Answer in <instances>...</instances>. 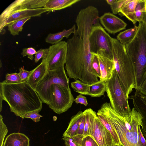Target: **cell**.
I'll list each match as a JSON object with an SVG mask.
<instances>
[{
  "label": "cell",
  "instance_id": "6da1fadb",
  "mask_svg": "<svg viewBox=\"0 0 146 146\" xmlns=\"http://www.w3.org/2000/svg\"><path fill=\"white\" fill-rule=\"evenodd\" d=\"M99 13L95 7L89 5L81 9L77 16V28L68 39L65 68L69 78L92 85L99 80L91 67L92 54L89 36L94 25H100Z\"/></svg>",
  "mask_w": 146,
  "mask_h": 146
},
{
  "label": "cell",
  "instance_id": "7a4b0ae2",
  "mask_svg": "<svg viewBox=\"0 0 146 146\" xmlns=\"http://www.w3.org/2000/svg\"><path fill=\"white\" fill-rule=\"evenodd\" d=\"M0 98L7 103L11 112L23 119L26 113L42 108V101L27 81L11 84L1 82Z\"/></svg>",
  "mask_w": 146,
  "mask_h": 146
},
{
  "label": "cell",
  "instance_id": "3957f363",
  "mask_svg": "<svg viewBox=\"0 0 146 146\" xmlns=\"http://www.w3.org/2000/svg\"><path fill=\"white\" fill-rule=\"evenodd\" d=\"M101 106L110 118L121 145L146 146V140L140 127L142 117L133 107L129 114L123 116L112 108L110 103H105Z\"/></svg>",
  "mask_w": 146,
  "mask_h": 146
},
{
  "label": "cell",
  "instance_id": "277c9868",
  "mask_svg": "<svg viewBox=\"0 0 146 146\" xmlns=\"http://www.w3.org/2000/svg\"><path fill=\"white\" fill-rule=\"evenodd\" d=\"M115 70L122 89L128 99L133 89H136L135 72L125 45L117 39L111 38Z\"/></svg>",
  "mask_w": 146,
  "mask_h": 146
},
{
  "label": "cell",
  "instance_id": "5b68a950",
  "mask_svg": "<svg viewBox=\"0 0 146 146\" xmlns=\"http://www.w3.org/2000/svg\"><path fill=\"white\" fill-rule=\"evenodd\" d=\"M125 45L135 71V90H139L146 75V26L143 22L139 23L135 36Z\"/></svg>",
  "mask_w": 146,
  "mask_h": 146
},
{
  "label": "cell",
  "instance_id": "8992f818",
  "mask_svg": "<svg viewBox=\"0 0 146 146\" xmlns=\"http://www.w3.org/2000/svg\"><path fill=\"white\" fill-rule=\"evenodd\" d=\"M106 82V92L112 108L121 116L129 114L131 110L128 99L122 88L115 70L111 77Z\"/></svg>",
  "mask_w": 146,
  "mask_h": 146
},
{
  "label": "cell",
  "instance_id": "52a82bcc",
  "mask_svg": "<svg viewBox=\"0 0 146 146\" xmlns=\"http://www.w3.org/2000/svg\"><path fill=\"white\" fill-rule=\"evenodd\" d=\"M74 99L70 87L54 84L50 86L48 90L46 104L54 112L60 114L72 106Z\"/></svg>",
  "mask_w": 146,
  "mask_h": 146
},
{
  "label": "cell",
  "instance_id": "ba28073f",
  "mask_svg": "<svg viewBox=\"0 0 146 146\" xmlns=\"http://www.w3.org/2000/svg\"><path fill=\"white\" fill-rule=\"evenodd\" d=\"M69 83L64 66L55 70H48L38 83L35 90L42 102L46 104L47 93L51 85L58 84L69 87Z\"/></svg>",
  "mask_w": 146,
  "mask_h": 146
},
{
  "label": "cell",
  "instance_id": "9c48e42d",
  "mask_svg": "<svg viewBox=\"0 0 146 146\" xmlns=\"http://www.w3.org/2000/svg\"><path fill=\"white\" fill-rule=\"evenodd\" d=\"M111 37L101 25H94L91 29L89 36L92 54H96L101 50L113 58Z\"/></svg>",
  "mask_w": 146,
  "mask_h": 146
},
{
  "label": "cell",
  "instance_id": "30bf717a",
  "mask_svg": "<svg viewBox=\"0 0 146 146\" xmlns=\"http://www.w3.org/2000/svg\"><path fill=\"white\" fill-rule=\"evenodd\" d=\"M47 55L44 60L48 70H54L64 66L66 62L67 43L61 42L49 46Z\"/></svg>",
  "mask_w": 146,
  "mask_h": 146
},
{
  "label": "cell",
  "instance_id": "8fae6325",
  "mask_svg": "<svg viewBox=\"0 0 146 146\" xmlns=\"http://www.w3.org/2000/svg\"><path fill=\"white\" fill-rule=\"evenodd\" d=\"M48 0H17L10 4L0 15V24L13 13L24 10L44 7Z\"/></svg>",
  "mask_w": 146,
  "mask_h": 146
},
{
  "label": "cell",
  "instance_id": "7c38bea8",
  "mask_svg": "<svg viewBox=\"0 0 146 146\" xmlns=\"http://www.w3.org/2000/svg\"><path fill=\"white\" fill-rule=\"evenodd\" d=\"M100 22L109 33L115 34L125 29L127 24L110 12L105 13L100 17Z\"/></svg>",
  "mask_w": 146,
  "mask_h": 146
},
{
  "label": "cell",
  "instance_id": "4fadbf2b",
  "mask_svg": "<svg viewBox=\"0 0 146 146\" xmlns=\"http://www.w3.org/2000/svg\"><path fill=\"white\" fill-rule=\"evenodd\" d=\"M99 146H112L115 144L110 133L98 119L97 116L95 119V124L91 135Z\"/></svg>",
  "mask_w": 146,
  "mask_h": 146
},
{
  "label": "cell",
  "instance_id": "5bb4252c",
  "mask_svg": "<svg viewBox=\"0 0 146 146\" xmlns=\"http://www.w3.org/2000/svg\"><path fill=\"white\" fill-rule=\"evenodd\" d=\"M50 11L44 7H41L23 10L15 12L7 17L0 24V32L3 31L4 27L15 21L27 17H39L42 13Z\"/></svg>",
  "mask_w": 146,
  "mask_h": 146
},
{
  "label": "cell",
  "instance_id": "9a60e30c",
  "mask_svg": "<svg viewBox=\"0 0 146 146\" xmlns=\"http://www.w3.org/2000/svg\"><path fill=\"white\" fill-rule=\"evenodd\" d=\"M96 54L100 64L101 73L100 80L106 81L111 77L115 69L113 58L101 50Z\"/></svg>",
  "mask_w": 146,
  "mask_h": 146
},
{
  "label": "cell",
  "instance_id": "2e32d148",
  "mask_svg": "<svg viewBox=\"0 0 146 146\" xmlns=\"http://www.w3.org/2000/svg\"><path fill=\"white\" fill-rule=\"evenodd\" d=\"M132 100L133 108L141 115L142 125L141 129L144 137L146 138V95L139 90H136L128 99Z\"/></svg>",
  "mask_w": 146,
  "mask_h": 146
},
{
  "label": "cell",
  "instance_id": "e0dca14e",
  "mask_svg": "<svg viewBox=\"0 0 146 146\" xmlns=\"http://www.w3.org/2000/svg\"><path fill=\"white\" fill-rule=\"evenodd\" d=\"M96 113L100 121L111 134L115 143L119 145H121L110 118L102 106Z\"/></svg>",
  "mask_w": 146,
  "mask_h": 146
},
{
  "label": "cell",
  "instance_id": "ac0fdd59",
  "mask_svg": "<svg viewBox=\"0 0 146 146\" xmlns=\"http://www.w3.org/2000/svg\"><path fill=\"white\" fill-rule=\"evenodd\" d=\"M48 71L46 63L42 59L41 63L33 69L27 81V82L35 90L38 83L42 79Z\"/></svg>",
  "mask_w": 146,
  "mask_h": 146
},
{
  "label": "cell",
  "instance_id": "d6986e66",
  "mask_svg": "<svg viewBox=\"0 0 146 146\" xmlns=\"http://www.w3.org/2000/svg\"><path fill=\"white\" fill-rule=\"evenodd\" d=\"M30 139L25 134L19 132L10 134L6 137L3 146H29Z\"/></svg>",
  "mask_w": 146,
  "mask_h": 146
},
{
  "label": "cell",
  "instance_id": "ffe728a7",
  "mask_svg": "<svg viewBox=\"0 0 146 146\" xmlns=\"http://www.w3.org/2000/svg\"><path fill=\"white\" fill-rule=\"evenodd\" d=\"M138 0H125L120 11L121 15L126 17L133 24L137 22L135 18V10Z\"/></svg>",
  "mask_w": 146,
  "mask_h": 146
},
{
  "label": "cell",
  "instance_id": "44dd1931",
  "mask_svg": "<svg viewBox=\"0 0 146 146\" xmlns=\"http://www.w3.org/2000/svg\"><path fill=\"white\" fill-rule=\"evenodd\" d=\"M83 112L85 115V120L83 136L85 137L92 135L97 115L96 113L90 108L85 110Z\"/></svg>",
  "mask_w": 146,
  "mask_h": 146
},
{
  "label": "cell",
  "instance_id": "7402d4cb",
  "mask_svg": "<svg viewBox=\"0 0 146 146\" xmlns=\"http://www.w3.org/2000/svg\"><path fill=\"white\" fill-rule=\"evenodd\" d=\"M76 29L75 25L68 30L65 29L60 32L55 33H50L45 39V42L52 45L56 44L61 41L64 37L68 38L72 33H74Z\"/></svg>",
  "mask_w": 146,
  "mask_h": 146
},
{
  "label": "cell",
  "instance_id": "603a6c76",
  "mask_svg": "<svg viewBox=\"0 0 146 146\" xmlns=\"http://www.w3.org/2000/svg\"><path fill=\"white\" fill-rule=\"evenodd\" d=\"M80 1V0H48L44 7L50 11H53L70 7Z\"/></svg>",
  "mask_w": 146,
  "mask_h": 146
},
{
  "label": "cell",
  "instance_id": "cb8c5ba5",
  "mask_svg": "<svg viewBox=\"0 0 146 146\" xmlns=\"http://www.w3.org/2000/svg\"><path fill=\"white\" fill-rule=\"evenodd\" d=\"M84 115L83 112L79 111L72 117L67 129L63 134V137L65 136L72 137L75 135Z\"/></svg>",
  "mask_w": 146,
  "mask_h": 146
},
{
  "label": "cell",
  "instance_id": "d4e9b609",
  "mask_svg": "<svg viewBox=\"0 0 146 146\" xmlns=\"http://www.w3.org/2000/svg\"><path fill=\"white\" fill-rule=\"evenodd\" d=\"M138 26L134 25L132 28L120 32L117 36V39L122 44L125 45L133 39L137 33Z\"/></svg>",
  "mask_w": 146,
  "mask_h": 146
},
{
  "label": "cell",
  "instance_id": "484cf974",
  "mask_svg": "<svg viewBox=\"0 0 146 146\" xmlns=\"http://www.w3.org/2000/svg\"><path fill=\"white\" fill-rule=\"evenodd\" d=\"M106 91V81L100 80L97 82L91 85L88 95L92 97H100L104 95Z\"/></svg>",
  "mask_w": 146,
  "mask_h": 146
},
{
  "label": "cell",
  "instance_id": "4316f807",
  "mask_svg": "<svg viewBox=\"0 0 146 146\" xmlns=\"http://www.w3.org/2000/svg\"><path fill=\"white\" fill-rule=\"evenodd\" d=\"M72 137L78 146H99L92 136L74 135Z\"/></svg>",
  "mask_w": 146,
  "mask_h": 146
},
{
  "label": "cell",
  "instance_id": "83f0119b",
  "mask_svg": "<svg viewBox=\"0 0 146 146\" xmlns=\"http://www.w3.org/2000/svg\"><path fill=\"white\" fill-rule=\"evenodd\" d=\"M31 17H27L15 21L8 25V30L13 36L19 35L23 29V26L26 21Z\"/></svg>",
  "mask_w": 146,
  "mask_h": 146
},
{
  "label": "cell",
  "instance_id": "f1b7e54d",
  "mask_svg": "<svg viewBox=\"0 0 146 146\" xmlns=\"http://www.w3.org/2000/svg\"><path fill=\"white\" fill-rule=\"evenodd\" d=\"M71 85L74 91L80 94L86 95H88L91 86L78 79L72 82Z\"/></svg>",
  "mask_w": 146,
  "mask_h": 146
},
{
  "label": "cell",
  "instance_id": "f546056e",
  "mask_svg": "<svg viewBox=\"0 0 146 146\" xmlns=\"http://www.w3.org/2000/svg\"><path fill=\"white\" fill-rule=\"evenodd\" d=\"M146 7V0H138L135 7V19L139 23L143 22Z\"/></svg>",
  "mask_w": 146,
  "mask_h": 146
},
{
  "label": "cell",
  "instance_id": "4dcf8cb0",
  "mask_svg": "<svg viewBox=\"0 0 146 146\" xmlns=\"http://www.w3.org/2000/svg\"><path fill=\"white\" fill-rule=\"evenodd\" d=\"M4 81L6 83L11 84L22 82L19 73H16L6 74Z\"/></svg>",
  "mask_w": 146,
  "mask_h": 146
},
{
  "label": "cell",
  "instance_id": "1f68e13d",
  "mask_svg": "<svg viewBox=\"0 0 146 146\" xmlns=\"http://www.w3.org/2000/svg\"><path fill=\"white\" fill-rule=\"evenodd\" d=\"M92 54V68L97 77L100 78V76L101 73L98 59L96 54Z\"/></svg>",
  "mask_w": 146,
  "mask_h": 146
},
{
  "label": "cell",
  "instance_id": "d6a6232c",
  "mask_svg": "<svg viewBox=\"0 0 146 146\" xmlns=\"http://www.w3.org/2000/svg\"><path fill=\"white\" fill-rule=\"evenodd\" d=\"M0 146H3L5 137L7 135L8 130L7 127L4 123L3 118L0 115Z\"/></svg>",
  "mask_w": 146,
  "mask_h": 146
},
{
  "label": "cell",
  "instance_id": "836d02e7",
  "mask_svg": "<svg viewBox=\"0 0 146 146\" xmlns=\"http://www.w3.org/2000/svg\"><path fill=\"white\" fill-rule=\"evenodd\" d=\"M40 111L39 110H36L27 113L25 115L24 118L31 119L35 122H39L40 118L43 116L39 114Z\"/></svg>",
  "mask_w": 146,
  "mask_h": 146
},
{
  "label": "cell",
  "instance_id": "e575fe53",
  "mask_svg": "<svg viewBox=\"0 0 146 146\" xmlns=\"http://www.w3.org/2000/svg\"><path fill=\"white\" fill-rule=\"evenodd\" d=\"M125 0H116L111 5L110 8L113 14H117L119 13V11Z\"/></svg>",
  "mask_w": 146,
  "mask_h": 146
},
{
  "label": "cell",
  "instance_id": "d590c367",
  "mask_svg": "<svg viewBox=\"0 0 146 146\" xmlns=\"http://www.w3.org/2000/svg\"><path fill=\"white\" fill-rule=\"evenodd\" d=\"M48 48L45 49L41 48L36 52L35 54V62H37L41 58L44 59L48 53Z\"/></svg>",
  "mask_w": 146,
  "mask_h": 146
},
{
  "label": "cell",
  "instance_id": "8d00e7d4",
  "mask_svg": "<svg viewBox=\"0 0 146 146\" xmlns=\"http://www.w3.org/2000/svg\"><path fill=\"white\" fill-rule=\"evenodd\" d=\"M36 52L33 47L24 48L22 50L21 54L23 57L27 56L30 59L33 60L34 58L33 55L35 54Z\"/></svg>",
  "mask_w": 146,
  "mask_h": 146
},
{
  "label": "cell",
  "instance_id": "74e56055",
  "mask_svg": "<svg viewBox=\"0 0 146 146\" xmlns=\"http://www.w3.org/2000/svg\"><path fill=\"white\" fill-rule=\"evenodd\" d=\"M33 71V69L29 71L25 70L24 67L19 68V73L22 82L27 81Z\"/></svg>",
  "mask_w": 146,
  "mask_h": 146
},
{
  "label": "cell",
  "instance_id": "f35d334b",
  "mask_svg": "<svg viewBox=\"0 0 146 146\" xmlns=\"http://www.w3.org/2000/svg\"><path fill=\"white\" fill-rule=\"evenodd\" d=\"M85 120V115L84 113L83 118L80 122L78 130L75 135L83 136Z\"/></svg>",
  "mask_w": 146,
  "mask_h": 146
},
{
  "label": "cell",
  "instance_id": "ab89813d",
  "mask_svg": "<svg viewBox=\"0 0 146 146\" xmlns=\"http://www.w3.org/2000/svg\"><path fill=\"white\" fill-rule=\"evenodd\" d=\"M74 101L77 104H80L86 106L88 104L86 98L81 94H80L77 96L74 99Z\"/></svg>",
  "mask_w": 146,
  "mask_h": 146
},
{
  "label": "cell",
  "instance_id": "60d3db41",
  "mask_svg": "<svg viewBox=\"0 0 146 146\" xmlns=\"http://www.w3.org/2000/svg\"><path fill=\"white\" fill-rule=\"evenodd\" d=\"M62 139L64 141L66 146H78L71 137L64 136L63 137Z\"/></svg>",
  "mask_w": 146,
  "mask_h": 146
},
{
  "label": "cell",
  "instance_id": "b9f144b4",
  "mask_svg": "<svg viewBox=\"0 0 146 146\" xmlns=\"http://www.w3.org/2000/svg\"><path fill=\"white\" fill-rule=\"evenodd\" d=\"M139 91L146 95V75L145 79L139 88Z\"/></svg>",
  "mask_w": 146,
  "mask_h": 146
},
{
  "label": "cell",
  "instance_id": "7bdbcfd3",
  "mask_svg": "<svg viewBox=\"0 0 146 146\" xmlns=\"http://www.w3.org/2000/svg\"><path fill=\"white\" fill-rule=\"evenodd\" d=\"M146 26V11H145L144 13L143 17V22Z\"/></svg>",
  "mask_w": 146,
  "mask_h": 146
},
{
  "label": "cell",
  "instance_id": "ee69618b",
  "mask_svg": "<svg viewBox=\"0 0 146 146\" xmlns=\"http://www.w3.org/2000/svg\"><path fill=\"white\" fill-rule=\"evenodd\" d=\"M115 0H106V1L108 4L111 5L115 2Z\"/></svg>",
  "mask_w": 146,
  "mask_h": 146
},
{
  "label": "cell",
  "instance_id": "f6af8a7d",
  "mask_svg": "<svg viewBox=\"0 0 146 146\" xmlns=\"http://www.w3.org/2000/svg\"><path fill=\"white\" fill-rule=\"evenodd\" d=\"M112 146H123L122 145H119L116 144H113Z\"/></svg>",
  "mask_w": 146,
  "mask_h": 146
},
{
  "label": "cell",
  "instance_id": "bcb514c9",
  "mask_svg": "<svg viewBox=\"0 0 146 146\" xmlns=\"http://www.w3.org/2000/svg\"></svg>",
  "mask_w": 146,
  "mask_h": 146
}]
</instances>
